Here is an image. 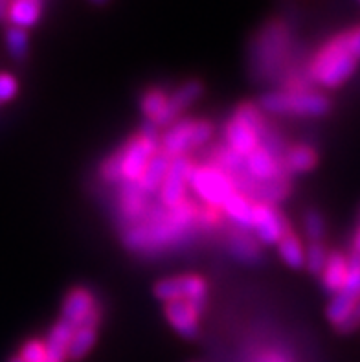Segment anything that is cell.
Segmentation results:
<instances>
[{
	"mask_svg": "<svg viewBox=\"0 0 360 362\" xmlns=\"http://www.w3.org/2000/svg\"><path fill=\"white\" fill-rule=\"evenodd\" d=\"M197 216L199 210L192 199L175 208H166L160 202L151 204L146 216L125 228L123 243L140 254H158L166 248L178 247L192 238Z\"/></svg>",
	"mask_w": 360,
	"mask_h": 362,
	"instance_id": "1",
	"label": "cell"
},
{
	"mask_svg": "<svg viewBox=\"0 0 360 362\" xmlns=\"http://www.w3.org/2000/svg\"><path fill=\"white\" fill-rule=\"evenodd\" d=\"M355 55L349 50L346 33L333 37L313 57L307 78L324 88H337L352 78L356 70Z\"/></svg>",
	"mask_w": 360,
	"mask_h": 362,
	"instance_id": "2",
	"label": "cell"
},
{
	"mask_svg": "<svg viewBox=\"0 0 360 362\" xmlns=\"http://www.w3.org/2000/svg\"><path fill=\"white\" fill-rule=\"evenodd\" d=\"M291 54V33L283 23H270L252 42L250 64L257 78H276Z\"/></svg>",
	"mask_w": 360,
	"mask_h": 362,
	"instance_id": "3",
	"label": "cell"
},
{
	"mask_svg": "<svg viewBox=\"0 0 360 362\" xmlns=\"http://www.w3.org/2000/svg\"><path fill=\"white\" fill-rule=\"evenodd\" d=\"M261 107L272 115L318 118V116L327 115L331 109V101L322 92L310 90V88H300V90L283 88V90L270 92L263 96Z\"/></svg>",
	"mask_w": 360,
	"mask_h": 362,
	"instance_id": "4",
	"label": "cell"
},
{
	"mask_svg": "<svg viewBox=\"0 0 360 362\" xmlns=\"http://www.w3.org/2000/svg\"><path fill=\"white\" fill-rule=\"evenodd\" d=\"M263 125L265 119L257 107L250 105V103L241 105L224 125L226 147H230L241 158H246L260 147Z\"/></svg>",
	"mask_w": 360,
	"mask_h": 362,
	"instance_id": "5",
	"label": "cell"
},
{
	"mask_svg": "<svg viewBox=\"0 0 360 362\" xmlns=\"http://www.w3.org/2000/svg\"><path fill=\"white\" fill-rule=\"evenodd\" d=\"M156 129L146 127L138 136L131 138L116 151L122 170V184H138L146 173L151 158L158 153Z\"/></svg>",
	"mask_w": 360,
	"mask_h": 362,
	"instance_id": "6",
	"label": "cell"
},
{
	"mask_svg": "<svg viewBox=\"0 0 360 362\" xmlns=\"http://www.w3.org/2000/svg\"><path fill=\"white\" fill-rule=\"evenodd\" d=\"M190 188L195 192L197 197L204 201L206 206L219 208V210L226 199L238 192L232 175L215 164L195 165L190 177Z\"/></svg>",
	"mask_w": 360,
	"mask_h": 362,
	"instance_id": "7",
	"label": "cell"
},
{
	"mask_svg": "<svg viewBox=\"0 0 360 362\" xmlns=\"http://www.w3.org/2000/svg\"><path fill=\"white\" fill-rule=\"evenodd\" d=\"M214 127L206 119H180L175 122L162 136V151L169 158L186 156L187 153L204 146L211 138Z\"/></svg>",
	"mask_w": 360,
	"mask_h": 362,
	"instance_id": "8",
	"label": "cell"
},
{
	"mask_svg": "<svg viewBox=\"0 0 360 362\" xmlns=\"http://www.w3.org/2000/svg\"><path fill=\"white\" fill-rule=\"evenodd\" d=\"M206 293H208L206 281L195 274L166 278L155 287V294L166 303L175 300H190L199 305H206Z\"/></svg>",
	"mask_w": 360,
	"mask_h": 362,
	"instance_id": "9",
	"label": "cell"
},
{
	"mask_svg": "<svg viewBox=\"0 0 360 362\" xmlns=\"http://www.w3.org/2000/svg\"><path fill=\"white\" fill-rule=\"evenodd\" d=\"M193 162L187 156H178L171 160L168 175H166L164 182L160 186V204L166 208H175L186 201V192L190 186V177L193 171Z\"/></svg>",
	"mask_w": 360,
	"mask_h": 362,
	"instance_id": "10",
	"label": "cell"
},
{
	"mask_svg": "<svg viewBox=\"0 0 360 362\" xmlns=\"http://www.w3.org/2000/svg\"><path fill=\"white\" fill-rule=\"evenodd\" d=\"M100 317L101 309L91 291L78 287L66 294L63 303V320L69 322L70 326L76 329L87 326L96 327Z\"/></svg>",
	"mask_w": 360,
	"mask_h": 362,
	"instance_id": "11",
	"label": "cell"
},
{
	"mask_svg": "<svg viewBox=\"0 0 360 362\" xmlns=\"http://www.w3.org/2000/svg\"><path fill=\"white\" fill-rule=\"evenodd\" d=\"M252 232L257 241L267 245H278L285 234L291 232L289 223L272 204L267 202H254V223Z\"/></svg>",
	"mask_w": 360,
	"mask_h": 362,
	"instance_id": "12",
	"label": "cell"
},
{
	"mask_svg": "<svg viewBox=\"0 0 360 362\" xmlns=\"http://www.w3.org/2000/svg\"><path fill=\"white\" fill-rule=\"evenodd\" d=\"M151 202L147 199V193L141 192L137 184H120L118 186V199H116V210L125 225V228L146 216L149 210Z\"/></svg>",
	"mask_w": 360,
	"mask_h": 362,
	"instance_id": "13",
	"label": "cell"
},
{
	"mask_svg": "<svg viewBox=\"0 0 360 362\" xmlns=\"http://www.w3.org/2000/svg\"><path fill=\"white\" fill-rule=\"evenodd\" d=\"M141 112L149 119V125L153 127H171L177 122L178 116L171 109V100L169 92L164 88H149L140 100Z\"/></svg>",
	"mask_w": 360,
	"mask_h": 362,
	"instance_id": "14",
	"label": "cell"
},
{
	"mask_svg": "<svg viewBox=\"0 0 360 362\" xmlns=\"http://www.w3.org/2000/svg\"><path fill=\"white\" fill-rule=\"evenodd\" d=\"M202 309L204 305H199L190 300H175V302L166 303V317L180 335L195 337Z\"/></svg>",
	"mask_w": 360,
	"mask_h": 362,
	"instance_id": "15",
	"label": "cell"
},
{
	"mask_svg": "<svg viewBox=\"0 0 360 362\" xmlns=\"http://www.w3.org/2000/svg\"><path fill=\"white\" fill-rule=\"evenodd\" d=\"M74 333H76V327L70 326L69 322H64L63 318L52 327L45 340L48 362H63L64 358H69V348Z\"/></svg>",
	"mask_w": 360,
	"mask_h": 362,
	"instance_id": "16",
	"label": "cell"
},
{
	"mask_svg": "<svg viewBox=\"0 0 360 362\" xmlns=\"http://www.w3.org/2000/svg\"><path fill=\"white\" fill-rule=\"evenodd\" d=\"M254 202L255 201H250L245 193L236 192L226 199L221 210H223V216L228 217L236 225V228L250 232L252 223H254Z\"/></svg>",
	"mask_w": 360,
	"mask_h": 362,
	"instance_id": "17",
	"label": "cell"
},
{
	"mask_svg": "<svg viewBox=\"0 0 360 362\" xmlns=\"http://www.w3.org/2000/svg\"><path fill=\"white\" fill-rule=\"evenodd\" d=\"M42 11L41 0H9L8 23L21 30L35 26Z\"/></svg>",
	"mask_w": 360,
	"mask_h": 362,
	"instance_id": "18",
	"label": "cell"
},
{
	"mask_svg": "<svg viewBox=\"0 0 360 362\" xmlns=\"http://www.w3.org/2000/svg\"><path fill=\"white\" fill-rule=\"evenodd\" d=\"M171 160L164 151H158L153 158H151L149 165H147L146 173L140 179V182L137 184L138 188L144 193L151 195V193H158L160 186L164 182L166 175H168L169 168H171Z\"/></svg>",
	"mask_w": 360,
	"mask_h": 362,
	"instance_id": "19",
	"label": "cell"
},
{
	"mask_svg": "<svg viewBox=\"0 0 360 362\" xmlns=\"http://www.w3.org/2000/svg\"><path fill=\"white\" fill-rule=\"evenodd\" d=\"M347 276V257L342 252H329L327 263L320 274L325 291L331 294H338L346 284Z\"/></svg>",
	"mask_w": 360,
	"mask_h": 362,
	"instance_id": "20",
	"label": "cell"
},
{
	"mask_svg": "<svg viewBox=\"0 0 360 362\" xmlns=\"http://www.w3.org/2000/svg\"><path fill=\"white\" fill-rule=\"evenodd\" d=\"M228 248L230 252L243 262H257L261 256L257 239L252 238L248 230L233 228L228 232Z\"/></svg>",
	"mask_w": 360,
	"mask_h": 362,
	"instance_id": "21",
	"label": "cell"
},
{
	"mask_svg": "<svg viewBox=\"0 0 360 362\" xmlns=\"http://www.w3.org/2000/svg\"><path fill=\"white\" fill-rule=\"evenodd\" d=\"M318 160V155L310 146H294L283 155V165L287 173H306L313 170Z\"/></svg>",
	"mask_w": 360,
	"mask_h": 362,
	"instance_id": "22",
	"label": "cell"
},
{
	"mask_svg": "<svg viewBox=\"0 0 360 362\" xmlns=\"http://www.w3.org/2000/svg\"><path fill=\"white\" fill-rule=\"evenodd\" d=\"M278 250L279 256L283 257V262L292 267V269L306 265V248H303L296 234L289 232V234L283 235L281 241L278 243Z\"/></svg>",
	"mask_w": 360,
	"mask_h": 362,
	"instance_id": "23",
	"label": "cell"
},
{
	"mask_svg": "<svg viewBox=\"0 0 360 362\" xmlns=\"http://www.w3.org/2000/svg\"><path fill=\"white\" fill-rule=\"evenodd\" d=\"M202 94V85L199 81H187L177 88V90L169 92V100H171V109L177 116H180L184 109L192 105L193 101Z\"/></svg>",
	"mask_w": 360,
	"mask_h": 362,
	"instance_id": "24",
	"label": "cell"
},
{
	"mask_svg": "<svg viewBox=\"0 0 360 362\" xmlns=\"http://www.w3.org/2000/svg\"><path fill=\"white\" fill-rule=\"evenodd\" d=\"M94 342H96V327H78L69 348L70 361H79L81 357H85L92 349Z\"/></svg>",
	"mask_w": 360,
	"mask_h": 362,
	"instance_id": "25",
	"label": "cell"
},
{
	"mask_svg": "<svg viewBox=\"0 0 360 362\" xmlns=\"http://www.w3.org/2000/svg\"><path fill=\"white\" fill-rule=\"evenodd\" d=\"M6 46H8L9 55L17 61H23L28 55L30 41H28V32L21 28L9 26L6 32Z\"/></svg>",
	"mask_w": 360,
	"mask_h": 362,
	"instance_id": "26",
	"label": "cell"
},
{
	"mask_svg": "<svg viewBox=\"0 0 360 362\" xmlns=\"http://www.w3.org/2000/svg\"><path fill=\"white\" fill-rule=\"evenodd\" d=\"M340 293L353 298L355 302H360V256L353 254L352 257H347L346 284Z\"/></svg>",
	"mask_w": 360,
	"mask_h": 362,
	"instance_id": "27",
	"label": "cell"
},
{
	"mask_svg": "<svg viewBox=\"0 0 360 362\" xmlns=\"http://www.w3.org/2000/svg\"><path fill=\"white\" fill-rule=\"evenodd\" d=\"M329 252L324 243H310L306 248V265L313 274H322L325 263H327Z\"/></svg>",
	"mask_w": 360,
	"mask_h": 362,
	"instance_id": "28",
	"label": "cell"
},
{
	"mask_svg": "<svg viewBox=\"0 0 360 362\" xmlns=\"http://www.w3.org/2000/svg\"><path fill=\"white\" fill-rule=\"evenodd\" d=\"M303 230L310 243H322L325 235V221L318 211H309L303 219Z\"/></svg>",
	"mask_w": 360,
	"mask_h": 362,
	"instance_id": "29",
	"label": "cell"
},
{
	"mask_svg": "<svg viewBox=\"0 0 360 362\" xmlns=\"http://www.w3.org/2000/svg\"><path fill=\"white\" fill-rule=\"evenodd\" d=\"M21 361L23 362H46V346L42 340H30L21 349Z\"/></svg>",
	"mask_w": 360,
	"mask_h": 362,
	"instance_id": "30",
	"label": "cell"
},
{
	"mask_svg": "<svg viewBox=\"0 0 360 362\" xmlns=\"http://www.w3.org/2000/svg\"><path fill=\"white\" fill-rule=\"evenodd\" d=\"M18 92L17 79L8 72H0V105L13 100Z\"/></svg>",
	"mask_w": 360,
	"mask_h": 362,
	"instance_id": "31",
	"label": "cell"
},
{
	"mask_svg": "<svg viewBox=\"0 0 360 362\" xmlns=\"http://www.w3.org/2000/svg\"><path fill=\"white\" fill-rule=\"evenodd\" d=\"M252 362H292L287 354H283L281 349H263L255 355Z\"/></svg>",
	"mask_w": 360,
	"mask_h": 362,
	"instance_id": "32",
	"label": "cell"
},
{
	"mask_svg": "<svg viewBox=\"0 0 360 362\" xmlns=\"http://www.w3.org/2000/svg\"><path fill=\"white\" fill-rule=\"evenodd\" d=\"M346 37L347 45H349V50H352V54L360 61V26L346 32Z\"/></svg>",
	"mask_w": 360,
	"mask_h": 362,
	"instance_id": "33",
	"label": "cell"
},
{
	"mask_svg": "<svg viewBox=\"0 0 360 362\" xmlns=\"http://www.w3.org/2000/svg\"><path fill=\"white\" fill-rule=\"evenodd\" d=\"M353 254H355V256H360V225L359 228H356L355 238H353Z\"/></svg>",
	"mask_w": 360,
	"mask_h": 362,
	"instance_id": "34",
	"label": "cell"
},
{
	"mask_svg": "<svg viewBox=\"0 0 360 362\" xmlns=\"http://www.w3.org/2000/svg\"><path fill=\"white\" fill-rule=\"evenodd\" d=\"M91 2H94V4H103V2H107V0H91Z\"/></svg>",
	"mask_w": 360,
	"mask_h": 362,
	"instance_id": "35",
	"label": "cell"
},
{
	"mask_svg": "<svg viewBox=\"0 0 360 362\" xmlns=\"http://www.w3.org/2000/svg\"><path fill=\"white\" fill-rule=\"evenodd\" d=\"M356 317H359V320H360V302H359V305H356Z\"/></svg>",
	"mask_w": 360,
	"mask_h": 362,
	"instance_id": "36",
	"label": "cell"
},
{
	"mask_svg": "<svg viewBox=\"0 0 360 362\" xmlns=\"http://www.w3.org/2000/svg\"><path fill=\"white\" fill-rule=\"evenodd\" d=\"M11 362H23V361H21V357H17V358H13V361H11Z\"/></svg>",
	"mask_w": 360,
	"mask_h": 362,
	"instance_id": "37",
	"label": "cell"
},
{
	"mask_svg": "<svg viewBox=\"0 0 360 362\" xmlns=\"http://www.w3.org/2000/svg\"><path fill=\"white\" fill-rule=\"evenodd\" d=\"M46 362H48V361H46Z\"/></svg>",
	"mask_w": 360,
	"mask_h": 362,
	"instance_id": "38",
	"label": "cell"
}]
</instances>
